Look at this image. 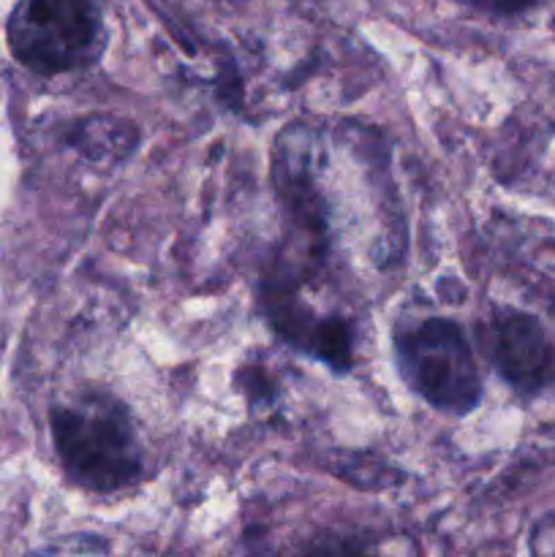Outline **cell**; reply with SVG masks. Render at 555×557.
I'll use <instances>...</instances> for the list:
<instances>
[{
    "label": "cell",
    "instance_id": "obj_1",
    "mask_svg": "<svg viewBox=\"0 0 555 557\" xmlns=\"http://www.w3.org/2000/svg\"><path fill=\"white\" fill-rule=\"evenodd\" d=\"M52 438L65 473L92 493H114L141 476V449L123 403L103 392L54 408Z\"/></svg>",
    "mask_w": 555,
    "mask_h": 557
},
{
    "label": "cell",
    "instance_id": "obj_2",
    "mask_svg": "<svg viewBox=\"0 0 555 557\" xmlns=\"http://www.w3.org/2000/svg\"><path fill=\"white\" fill-rule=\"evenodd\" d=\"M9 44L36 74H63L101 52V20L92 0H20L9 22Z\"/></svg>",
    "mask_w": 555,
    "mask_h": 557
},
{
    "label": "cell",
    "instance_id": "obj_3",
    "mask_svg": "<svg viewBox=\"0 0 555 557\" xmlns=\"http://www.w3.org/2000/svg\"><path fill=\"white\" fill-rule=\"evenodd\" d=\"M397 359L411 389L430 406L468 413L479 403L482 384L477 362L455 321L424 319L400 330Z\"/></svg>",
    "mask_w": 555,
    "mask_h": 557
},
{
    "label": "cell",
    "instance_id": "obj_4",
    "mask_svg": "<svg viewBox=\"0 0 555 557\" xmlns=\"http://www.w3.org/2000/svg\"><path fill=\"white\" fill-rule=\"evenodd\" d=\"M488 351L498 373L522 395L555 384V346L533 315L498 308L488 326Z\"/></svg>",
    "mask_w": 555,
    "mask_h": 557
},
{
    "label": "cell",
    "instance_id": "obj_5",
    "mask_svg": "<svg viewBox=\"0 0 555 557\" xmlns=\"http://www.w3.org/2000/svg\"><path fill=\"white\" fill-rule=\"evenodd\" d=\"M270 319L275 330L303 351L324 359L337 370H346L351 364V332L343 319L319 321L286 294L270 297Z\"/></svg>",
    "mask_w": 555,
    "mask_h": 557
},
{
    "label": "cell",
    "instance_id": "obj_6",
    "mask_svg": "<svg viewBox=\"0 0 555 557\" xmlns=\"http://www.w3.org/2000/svg\"><path fill=\"white\" fill-rule=\"evenodd\" d=\"M473 9L490 11V14H520V11L531 9L536 0H466Z\"/></svg>",
    "mask_w": 555,
    "mask_h": 557
}]
</instances>
